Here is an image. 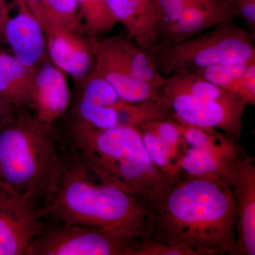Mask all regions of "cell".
<instances>
[{"mask_svg": "<svg viewBox=\"0 0 255 255\" xmlns=\"http://www.w3.org/2000/svg\"><path fill=\"white\" fill-rule=\"evenodd\" d=\"M94 72L113 87L121 98L137 102L157 97L159 90L132 76L107 38L96 39Z\"/></svg>", "mask_w": 255, "mask_h": 255, "instance_id": "2e32d148", "label": "cell"}, {"mask_svg": "<svg viewBox=\"0 0 255 255\" xmlns=\"http://www.w3.org/2000/svg\"><path fill=\"white\" fill-rule=\"evenodd\" d=\"M109 43L132 77L160 90L166 77L159 72L155 58L147 54L128 37H107Z\"/></svg>", "mask_w": 255, "mask_h": 255, "instance_id": "d6986e66", "label": "cell"}, {"mask_svg": "<svg viewBox=\"0 0 255 255\" xmlns=\"http://www.w3.org/2000/svg\"><path fill=\"white\" fill-rule=\"evenodd\" d=\"M236 18L228 0H190L173 21L159 32L158 43H179Z\"/></svg>", "mask_w": 255, "mask_h": 255, "instance_id": "30bf717a", "label": "cell"}, {"mask_svg": "<svg viewBox=\"0 0 255 255\" xmlns=\"http://www.w3.org/2000/svg\"><path fill=\"white\" fill-rule=\"evenodd\" d=\"M53 127L102 182L135 196L147 213L177 179L151 159L135 128L97 129L68 119Z\"/></svg>", "mask_w": 255, "mask_h": 255, "instance_id": "3957f363", "label": "cell"}, {"mask_svg": "<svg viewBox=\"0 0 255 255\" xmlns=\"http://www.w3.org/2000/svg\"><path fill=\"white\" fill-rule=\"evenodd\" d=\"M163 76L255 58L254 36L232 22L177 43H161L155 55Z\"/></svg>", "mask_w": 255, "mask_h": 255, "instance_id": "8992f818", "label": "cell"}, {"mask_svg": "<svg viewBox=\"0 0 255 255\" xmlns=\"http://www.w3.org/2000/svg\"><path fill=\"white\" fill-rule=\"evenodd\" d=\"M117 22L128 37L147 54L155 58L158 46L155 0H107Z\"/></svg>", "mask_w": 255, "mask_h": 255, "instance_id": "9a60e30c", "label": "cell"}, {"mask_svg": "<svg viewBox=\"0 0 255 255\" xmlns=\"http://www.w3.org/2000/svg\"><path fill=\"white\" fill-rule=\"evenodd\" d=\"M43 206L0 184V255H27L39 232Z\"/></svg>", "mask_w": 255, "mask_h": 255, "instance_id": "ba28073f", "label": "cell"}, {"mask_svg": "<svg viewBox=\"0 0 255 255\" xmlns=\"http://www.w3.org/2000/svg\"><path fill=\"white\" fill-rule=\"evenodd\" d=\"M54 131L58 164L43 202V216L71 226L108 228L143 237L147 213L136 198L102 182Z\"/></svg>", "mask_w": 255, "mask_h": 255, "instance_id": "7a4b0ae2", "label": "cell"}, {"mask_svg": "<svg viewBox=\"0 0 255 255\" xmlns=\"http://www.w3.org/2000/svg\"><path fill=\"white\" fill-rule=\"evenodd\" d=\"M135 255H187L177 247L169 246L150 238H141Z\"/></svg>", "mask_w": 255, "mask_h": 255, "instance_id": "cb8c5ba5", "label": "cell"}, {"mask_svg": "<svg viewBox=\"0 0 255 255\" xmlns=\"http://www.w3.org/2000/svg\"><path fill=\"white\" fill-rule=\"evenodd\" d=\"M189 1L190 0H155L157 34L173 21L183 6Z\"/></svg>", "mask_w": 255, "mask_h": 255, "instance_id": "603a6c76", "label": "cell"}, {"mask_svg": "<svg viewBox=\"0 0 255 255\" xmlns=\"http://www.w3.org/2000/svg\"><path fill=\"white\" fill-rule=\"evenodd\" d=\"M79 9L78 0H48L38 22L46 33L70 31L85 34Z\"/></svg>", "mask_w": 255, "mask_h": 255, "instance_id": "ffe728a7", "label": "cell"}, {"mask_svg": "<svg viewBox=\"0 0 255 255\" xmlns=\"http://www.w3.org/2000/svg\"><path fill=\"white\" fill-rule=\"evenodd\" d=\"M78 84L67 119L94 128L118 127L119 113L125 100L113 87L95 72Z\"/></svg>", "mask_w": 255, "mask_h": 255, "instance_id": "9c48e42d", "label": "cell"}, {"mask_svg": "<svg viewBox=\"0 0 255 255\" xmlns=\"http://www.w3.org/2000/svg\"><path fill=\"white\" fill-rule=\"evenodd\" d=\"M57 164L53 126L30 109H15L0 125V184L43 204Z\"/></svg>", "mask_w": 255, "mask_h": 255, "instance_id": "277c9868", "label": "cell"}, {"mask_svg": "<svg viewBox=\"0 0 255 255\" xmlns=\"http://www.w3.org/2000/svg\"><path fill=\"white\" fill-rule=\"evenodd\" d=\"M236 17L244 20L252 33L255 31V0H228Z\"/></svg>", "mask_w": 255, "mask_h": 255, "instance_id": "d4e9b609", "label": "cell"}, {"mask_svg": "<svg viewBox=\"0 0 255 255\" xmlns=\"http://www.w3.org/2000/svg\"><path fill=\"white\" fill-rule=\"evenodd\" d=\"M141 238L117 230L71 226L43 216L27 255H135Z\"/></svg>", "mask_w": 255, "mask_h": 255, "instance_id": "52a82bcc", "label": "cell"}, {"mask_svg": "<svg viewBox=\"0 0 255 255\" xmlns=\"http://www.w3.org/2000/svg\"><path fill=\"white\" fill-rule=\"evenodd\" d=\"M33 75L14 55L0 50V97L6 103L14 109H30Z\"/></svg>", "mask_w": 255, "mask_h": 255, "instance_id": "ac0fdd59", "label": "cell"}, {"mask_svg": "<svg viewBox=\"0 0 255 255\" xmlns=\"http://www.w3.org/2000/svg\"><path fill=\"white\" fill-rule=\"evenodd\" d=\"M18 13L10 18L5 28V41L14 58L31 72L43 61L46 54V33L21 0H15Z\"/></svg>", "mask_w": 255, "mask_h": 255, "instance_id": "5bb4252c", "label": "cell"}, {"mask_svg": "<svg viewBox=\"0 0 255 255\" xmlns=\"http://www.w3.org/2000/svg\"><path fill=\"white\" fill-rule=\"evenodd\" d=\"M80 14L85 19V34L97 37L109 33L117 25L107 0H78Z\"/></svg>", "mask_w": 255, "mask_h": 255, "instance_id": "44dd1931", "label": "cell"}, {"mask_svg": "<svg viewBox=\"0 0 255 255\" xmlns=\"http://www.w3.org/2000/svg\"><path fill=\"white\" fill-rule=\"evenodd\" d=\"M70 100L64 72L47 56L33 72L30 110L43 122L53 126L67 113Z\"/></svg>", "mask_w": 255, "mask_h": 255, "instance_id": "8fae6325", "label": "cell"}, {"mask_svg": "<svg viewBox=\"0 0 255 255\" xmlns=\"http://www.w3.org/2000/svg\"><path fill=\"white\" fill-rule=\"evenodd\" d=\"M190 74L211 82L232 94L245 102L247 106L255 105V98L247 92L242 82V78H238L229 73L226 64L200 69Z\"/></svg>", "mask_w": 255, "mask_h": 255, "instance_id": "7402d4cb", "label": "cell"}, {"mask_svg": "<svg viewBox=\"0 0 255 255\" xmlns=\"http://www.w3.org/2000/svg\"><path fill=\"white\" fill-rule=\"evenodd\" d=\"M236 209V240L239 255H255V161L243 152L231 184Z\"/></svg>", "mask_w": 255, "mask_h": 255, "instance_id": "7c38bea8", "label": "cell"}, {"mask_svg": "<svg viewBox=\"0 0 255 255\" xmlns=\"http://www.w3.org/2000/svg\"><path fill=\"white\" fill-rule=\"evenodd\" d=\"M159 92L176 122L216 129L239 141L247 105L236 96L190 73L167 77Z\"/></svg>", "mask_w": 255, "mask_h": 255, "instance_id": "5b68a950", "label": "cell"}, {"mask_svg": "<svg viewBox=\"0 0 255 255\" xmlns=\"http://www.w3.org/2000/svg\"><path fill=\"white\" fill-rule=\"evenodd\" d=\"M241 152L202 150L186 145L177 164L178 176L223 179L231 187Z\"/></svg>", "mask_w": 255, "mask_h": 255, "instance_id": "e0dca14e", "label": "cell"}, {"mask_svg": "<svg viewBox=\"0 0 255 255\" xmlns=\"http://www.w3.org/2000/svg\"><path fill=\"white\" fill-rule=\"evenodd\" d=\"M46 37L48 58L62 71L78 83L93 73L97 37L70 31L46 33Z\"/></svg>", "mask_w": 255, "mask_h": 255, "instance_id": "4fadbf2b", "label": "cell"}, {"mask_svg": "<svg viewBox=\"0 0 255 255\" xmlns=\"http://www.w3.org/2000/svg\"><path fill=\"white\" fill-rule=\"evenodd\" d=\"M9 6L6 0H0V43L6 44L5 28L10 19Z\"/></svg>", "mask_w": 255, "mask_h": 255, "instance_id": "484cf974", "label": "cell"}, {"mask_svg": "<svg viewBox=\"0 0 255 255\" xmlns=\"http://www.w3.org/2000/svg\"><path fill=\"white\" fill-rule=\"evenodd\" d=\"M38 21L43 14L48 0H21Z\"/></svg>", "mask_w": 255, "mask_h": 255, "instance_id": "4316f807", "label": "cell"}, {"mask_svg": "<svg viewBox=\"0 0 255 255\" xmlns=\"http://www.w3.org/2000/svg\"><path fill=\"white\" fill-rule=\"evenodd\" d=\"M236 226L227 181L179 175L147 213L144 236L187 255H239Z\"/></svg>", "mask_w": 255, "mask_h": 255, "instance_id": "6da1fadb", "label": "cell"}]
</instances>
